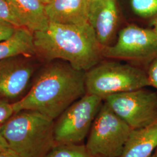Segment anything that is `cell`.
<instances>
[{"label":"cell","instance_id":"obj_1","mask_svg":"<svg viewBox=\"0 0 157 157\" xmlns=\"http://www.w3.org/2000/svg\"><path fill=\"white\" fill-rule=\"evenodd\" d=\"M85 72L67 62L51 63L39 73L26 95L12 103L14 113L34 111L55 121L86 94Z\"/></svg>","mask_w":157,"mask_h":157},{"label":"cell","instance_id":"obj_2","mask_svg":"<svg viewBox=\"0 0 157 157\" xmlns=\"http://www.w3.org/2000/svg\"><path fill=\"white\" fill-rule=\"evenodd\" d=\"M33 34L36 55L47 61L61 59L86 72L103 57V46L89 23L74 26L50 22L45 29Z\"/></svg>","mask_w":157,"mask_h":157},{"label":"cell","instance_id":"obj_3","mask_svg":"<svg viewBox=\"0 0 157 157\" xmlns=\"http://www.w3.org/2000/svg\"><path fill=\"white\" fill-rule=\"evenodd\" d=\"M54 120L34 111L15 113L2 124L10 148L21 157H45L56 146Z\"/></svg>","mask_w":157,"mask_h":157},{"label":"cell","instance_id":"obj_4","mask_svg":"<svg viewBox=\"0 0 157 157\" xmlns=\"http://www.w3.org/2000/svg\"><path fill=\"white\" fill-rule=\"evenodd\" d=\"M86 93L103 100L109 95L150 86L147 72L118 62L98 63L85 72Z\"/></svg>","mask_w":157,"mask_h":157},{"label":"cell","instance_id":"obj_5","mask_svg":"<svg viewBox=\"0 0 157 157\" xmlns=\"http://www.w3.org/2000/svg\"><path fill=\"white\" fill-rule=\"evenodd\" d=\"M133 130L104 102L93 123L85 145L94 157H120Z\"/></svg>","mask_w":157,"mask_h":157},{"label":"cell","instance_id":"obj_6","mask_svg":"<svg viewBox=\"0 0 157 157\" xmlns=\"http://www.w3.org/2000/svg\"><path fill=\"white\" fill-rule=\"evenodd\" d=\"M104 100L86 93L67 108L54 124L56 145L81 144L88 136Z\"/></svg>","mask_w":157,"mask_h":157},{"label":"cell","instance_id":"obj_7","mask_svg":"<svg viewBox=\"0 0 157 157\" xmlns=\"http://www.w3.org/2000/svg\"><path fill=\"white\" fill-rule=\"evenodd\" d=\"M104 101L133 130L157 118V92L142 88L107 97Z\"/></svg>","mask_w":157,"mask_h":157},{"label":"cell","instance_id":"obj_8","mask_svg":"<svg viewBox=\"0 0 157 157\" xmlns=\"http://www.w3.org/2000/svg\"><path fill=\"white\" fill-rule=\"evenodd\" d=\"M102 56L147 64L157 56V35L152 29L130 25L122 29L117 43L104 46Z\"/></svg>","mask_w":157,"mask_h":157},{"label":"cell","instance_id":"obj_9","mask_svg":"<svg viewBox=\"0 0 157 157\" xmlns=\"http://www.w3.org/2000/svg\"><path fill=\"white\" fill-rule=\"evenodd\" d=\"M29 57L13 56L0 61V99H15L26 90L36 68Z\"/></svg>","mask_w":157,"mask_h":157},{"label":"cell","instance_id":"obj_10","mask_svg":"<svg viewBox=\"0 0 157 157\" xmlns=\"http://www.w3.org/2000/svg\"><path fill=\"white\" fill-rule=\"evenodd\" d=\"M88 22L102 46L108 45L118 22L116 0H90Z\"/></svg>","mask_w":157,"mask_h":157},{"label":"cell","instance_id":"obj_11","mask_svg":"<svg viewBox=\"0 0 157 157\" xmlns=\"http://www.w3.org/2000/svg\"><path fill=\"white\" fill-rule=\"evenodd\" d=\"M90 0H54L45 6L50 22L83 25L88 22Z\"/></svg>","mask_w":157,"mask_h":157},{"label":"cell","instance_id":"obj_12","mask_svg":"<svg viewBox=\"0 0 157 157\" xmlns=\"http://www.w3.org/2000/svg\"><path fill=\"white\" fill-rule=\"evenodd\" d=\"M22 27L32 32L45 29L49 24L45 5L40 0H6Z\"/></svg>","mask_w":157,"mask_h":157},{"label":"cell","instance_id":"obj_13","mask_svg":"<svg viewBox=\"0 0 157 157\" xmlns=\"http://www.w3.org/2000/svg\"><path fill=\"white\" fill-rule=\"evenodd\" d=\"M157 147V118L146 127L133 130L120 157H150Z\"/></svg>","mask_w":157,"mask_h":157},{"label":"cell","instance_id":"obj_14","mask_svg":"<svg viewBox=\"0 0 157 157\" xmlns=\"http://www.w3.org/2000/svg\"><path fill=\"white\" fill-rule=\"evenodd\" d=\"M35 54L33 32L25 28H17L10 38L0 41V61L13 56H32Z\"/></svg>","mask_w":157,"mask_h":157},{"label":"cell","instance_id":"obj_15","mask_svg":"<svg viewBox=\"0 0 157 157\" xmlns=\"http://www.w3.org/2000/svg\"><path fill=\"white\" fill-rule=\"evenodd\" d=\"M45 157H94L82 144L56 145Z\"/></svg>","mask_w":157,"mask_h":157},{"label":"cell","instance_id":"obj_16","mask_svg":"<svg viewBox=\"0 0 157 157\" xmlns=\"http://www.w3.org/2000/svg\"><path fill=\"white\" fill-rule=\"evenodd\" d=\"M131 7L136 15L144 19L157 16V0H130Z\"/></svg>","mask_w":157,"mask_h":157},{"label":"cell","instance_id":"obj_17","mask_svg":"<svg viewBox=\"0 0 157 157\" xmlns=\"http://www.w3.org/2000/svg\"><path fill=\"white\" fill-rule=\"evenodd\" d=\"M0 23L11 25L15 28L22 27L12 11L6 0H0Z\"/></svg>","mask_w":157,"mask_h":157},{"label":"cell","instance_id":"obj_18","mask_svg":"<svg viewBox=\"0 0 157 157\" xmlns=\"http://www.w3.org/2000/svg\"><path fill=\"white\" fill-rule=\"evenodd\" d=\"M14 114L12 103L0 99V124H2Z\"/></svg>","mask_w":157,"mask_h":157},{"label":"cell","instance_id":"obj_19","mask_svg":"<svg viewBox=\"0 0 157 157\" xmlns=\"http://www.w3.org/2000/svg\"><path fill=\"white\" fill-rule=\"evenodd\" d=\"M146 72L150 86L157 90V56L148 63Z\"/></svg>","mask_w":157,"mask_h":157},{"label":"cell","instance_id":"obj_20","mask_svg":"<svg viewBox=\"0 0 157 157\" xmlns=\"http://www.w3.org/2000/svg\"><path fill=\"white\" fill-rule=\"evenodd\" d=\"M17 28L0 23V41L10 38Z\"/></svg>","mask_w":157,"mask_h":157},{"label":"cell","instance_id":"obj_21","mask_svg":"<svg viewBox=\"0 0 157 157\" xmlns=\"http://www.w3.org/2000/svg\"><path fill=\"white\" fill-rule=\"evenodd\" d=\"M0 157H21L11 148H6L0 151Z\"/></svg>","mask_w":157,"mask_h":157},{"label":"cell","instance_id":"obj_22","mask_svg":"<svg viewBox=\"0 0 157 157\" xmlns=\"http://www.w3.org/2000/svg\"><path fill=\"white\" fill-rule=\"evenodd\" d=\"M8 145L2 132V124H0V151L6 148H8Z\"/></svg>","mask_w":157,"mask_h":157},{"label":"cell","instance_id":"obj_23","mask_svg":"<svg viewBox=\"0 0 157 157\" xmlns=\"http://www.w3.org/2000/svg\"><path fill=\"white\" fill-rule=\"evenodd\" d=\"M152 24L154 26V29L152 30L154 31V32L157 35V16L152 20Z\"/></svg>","mask_w":157,"mask_h":157},{"label":"cell","instance_id":"obj_24","mask_svg":"<svg viewBox=\"0 0 157 157\" xmlns=\"http://www.w3.org/2000/svg\"><path fill=\"white\" fill-rule=\"evenodd\" d=\"M43 4H44L45 6L50 4L52 1H53L54 0H40Z\"/></svg>","mask_w":157,"mask_h":157},{"label":"cell","instance_id":"obj_25","mask_svg":"<svg viewBox=\"0 0 157 157\" xmlns=\"http://www.w3.org/2000/svg\"><path fill=\"white\" fill-rule=\"evenodd\" d=\"M153 154H154V157H157V148L155 149V150L154 151V153H153Z\"/></svg>","mask_w":157,"mask_h":157},{"label":"cell","instance_id":"obj_26","mask_svg":"<svg viewBox=\"0 0 157 157\" xmlns=\"http://www.w3.org/2000/svg\"><path fill=\"white\" fill-rule=\"evenodd\" d=\"M150 157H154V154H152V155H151V156H150Z\"/></svg>","mask_w":157,"mask_h":157}]
</instances>
